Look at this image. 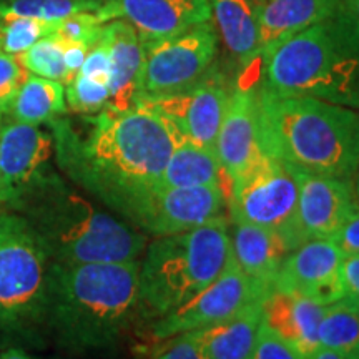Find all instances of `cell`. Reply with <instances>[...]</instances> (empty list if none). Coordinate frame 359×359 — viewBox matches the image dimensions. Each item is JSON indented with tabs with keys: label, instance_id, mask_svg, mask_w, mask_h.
<instances>
[{
	"label": "cell",
	"instance_id": "cell-26",
	"mask_svg": "<svg viewBox=\"0 0 359 359\" xmlns=\"http://www.w3.org/2000/svg\"><path fill=\"white\" fill-rule=\"evenodd\" d=\"M320 348L343 359H359V304L343 298L327 304L318 327Z\"/></svg>",
	"mask_w": 359,
	"mask_h": 359
},
{
	"label": "cell",
	"instance_id": "cell-28",
	"mask_svg": "<svg viewBox=\"0 0 359 359\" xmlns=\"http://www.w3.org/2000/svg\"><path fill=\"white\" fill-rule=\"evenodd\" d=\"M65 42L57 34H50L40 39L37 43L27 48L24 53L15 55L20 65L32 75L57 80L64 85L69 83L65 62H64Z\"/></svg>",
	"mask_w": 359,
	"mask_h": 359
},
{
	"label": "cell",
	"instance_id": "cell-9",
	"mask_svg": "<svg viewBox=\"0 0 359 359\" xmlns=\"http://www.w3.org/2000/svg\"><path fill=\"white\" fill-rule=\"evenodd\" d=\"M143 48L140 102L173 95L198 83L215 67L218 32L212 22H205L173 39L143 43Z\"/></svg>",
	"mask_w": 359,
	"mask_h": 359
},
{
	"label": "cell",
	"instance_id": "cell-14",
	"mask_svg": "<svg viewBox=\"0 0 359 359\" xmlns=\"http://www.w3.org/2000/svg\"><path fill=\"white\" fill-rule=\"evenodd\" d=\"M95 15L102 24L116 19L128 22L143 43H151L212 22V7L210 0H103Z\"/></svg>",
	"mask_w": 359,
	"mask_h": 359
},
{
	"label": "cell",
	"instance_id": "cell-11",
	"mask_svg": "<svg viewBox=\"0 0 359 359\" xmlns=\"http://www.w3.org/2000/svg\"><path fill=\"white\" fill-rule=\"evenodd\" d=\"M223 185L172 188L156 185L143 196L128 223L148 236H168L224 218Z\"/></svg>",
	"mask_w": 359,
	"mask_h": 359
},
{
	"label": "cell",
	"instance_id": "cell-45",
	"mask_svg": "<svg viewBox=\"0 0 359 359\" xmlns=\"http://www.w3.org/2000/svg\"><path fill=\"white\" fill-rule=\"evenodd\" d=\"M2 115H4V114H2V111H0V123H2Z\"/></svg>",
	"mask_w": 359,
	"mask_h": 359
},
{
	"label": "cell",
	"instance_id": "cell-5",
	"mask_svg": "<svg viewBox=\"0 0 359 359\" xmlns=\"http://www.w3.org/2000/svg\"><path fill=\"white\" fill-rule=\"evenodd\" d=\"M264 154L309 173L353 180L359 168V114L311 97L259 90Z\"/></svg>",
	"mask_w": 359,
	"mask_h": 359
},
{
	"label": "cell",
	"instance_id": "cell-35",
	"mask_svg": "<svg viewBox=\"0 0 359 359\" xmlns=\"http://www.w3.org/2000/svg\"><path fill=\"white\" fill-rule=\"evenodd\" d=\"M79 74L85 75V77L102 80V82L110 83L111 79V62L110 53L107 47L102 42H98L95 47H92L85 57V62Z\"/></svg>",
	"mask_w": 359,
	"mask_h": 359
},
{
	"label": "cell",
	"instance_id": "cell-1",
	"mask_svg": "<svg viewBox=\"0 0 359 359\" xmlns=\"http://www.w3.org/2000/svg\"><path fill=\"white\" fill-rule=\"evenodd\" d=\"M85 123V132H77L65 120L50 123L58 167L128 223L143 196L160 185L182 137L165 116L143 105L125 111L105 109Z\"/></svg>",
	"mask_w": 359,
	"mask_h": 359
},
{
	"label": "cell",
	"instance_id": "cell-43",
	"mask_svg": "<svg viewBox=\"0 0 359 359\" xmlns=\"http://www.w3.org/2000/svg\"><path fill=\"white\" fill-rule=\"evenodd\" d=\"M348 107L359 114V83H358L356 90H354V93H353L351 100H349V105Z\"/></svg>",
	"mask_w": 359,
	"mask_h": 359
},
{
	"label": "cell",
	"instance_id": "cell-40",
	"mask_svg": "<svg viewBox=\"0 0 359 359\" xmlns=\"http://www.w3.org/2000/svg\"><path fill=\"white\" fill-rule=\"evenodd\" d=\"M308 359H343L339 356V354H336L333 351H330V349H325V348H318L316 351H314L311 356Z\"/></svg>",
	"mask_w": 359,
	"mask_h": 359
},
{
	"label": "cell",
	"instance_id": "cell-42",
	"mask_svg": "<svg viewBox=\"0 0 359 359\" xmlns=\"http://www.w3.org/2000/svg\"><path fill=\"white\" fill-rule=\"evenodd\" d=\"M0 205H11V193H8L7 187L4 185L2 177H0Z\"/></svg>",
	"mask_w": 359,
	"mask_h": 359
},
{
	"label": "cell",
	"instance_id": "cell-27",
	"mask_svg": "<svg viewBox=\"0 0 359 359\" xmlns=\"http://www.w3.org/2000/svg\"><path fill=\"white\" fill-rule=\"evenodd\" d=\"M103 0H7L0 2V17H30L58 22L82 12H97Z\"/></svg>",
	"mask_w": 359,
	"mask_h": 359
},
{
	"label": "cell",
	"instance_id": "cell-31",
	"mask_svg": "<svg viewBox=\"0 0 359 359\" xmlns=\"http://www.w3.org/2000/svg\"><path fill=\"white\" fill-rule=\"evenodd\" d=\"M103 24L97 19L95 12H82L58 22L53 34L69 43H80L92 48L100 42Z\"/></svg>",
	"mask_w": 359,
	"mask_h": 359
},
{
	"label": "cell",
	"instance_id": "cell-39",
	"mask_svg": "<svg viewBox=\"0 0 359 359\" xmlns=\"http://www.w3.org/2000/svg\"><path fill=\"white\" fill-rule=\"evenodd\" d=\"M0 359H35V358L30 356L25 349L11 348V349H6V351H0Z\"/></svg>",
	"mask_w": 359,
	"mask_h": 359
},
{
	"label": "cell",
	"instance_id": "cell-33",
	"mask_svg": "<svg viewBox=\"0 0 359 359\" xmlns=\"http://www.w3.org/2000/svg\"><path fill=\"white\" fill-rule=\"evenodd\" d=\"M253 359H304L302 354L291 348L285 339L273 333L268 326L262 323L258 333L257 348H255Z\"/></svg>",
	"mask_w": 359,
	"mask_h": 359
},
{
	"label": "cell",
	"instance_id": "cell-34",
	"mask_svg": "<svg viewBox=\"0 0 359 359\" xmlns=\"http://www.w3.org/2000/svg\"><path fill=\"white\" fill-rule=\"evenodd\" d=\"M155 359H210L191 333L170 338L168 344L156 354Z\"/></svg>",
	"mask_w": 359,
	"mask_h": 359
},
{
	"label": "cell",
	"instance_id": "cell-7",
	"mask_svg": "<svg viewBox=\"0 0 359 359\" xmlns=\"http://www.w3.org/2000/svg\"><path fill=\"white\" fill-rule=\"evenodd\" d=\"M47 255L24 218L0 213V351L40 349L45 336Z\"/></svg>",
	"mask_w": 359,
	"mask_h": 359
},
{
	"label": "cell",
	"instance_id": "cell-25",
	"mask_svg": "<svg viewBox=\"0 0 359 359\" xmlns=\"http://www.w3.org/2000/svg\"><path fill=\"white\" fill-rule=\"evenodd\" d=\"M7 114L17 122L30 125L52 123L67 114L65 85L57 80L29 74Z\"/></svg>",
	"mask_w": 359,
	"mask_h": 359
},
{
	"label": "cell",
	"instance_id": "cell-15",
	"mask_svg": "<svg viewBox=\"0 0 359 359\" xmlns=\"http://www.w3.org/2000/svg\"><path fill=\"white\" fill-rule=\"evenodd\" d=\"M264 154L257 83L231 87L217 138V155L228 182L235 180Z\"/></svg>",
	"mask_w": 359,
	"mask_h": 359
},
{
	"label": "cell",
	"instance_id": "cell-24",
	"mask_svg": "<svg viewBox=\"0 0 359 359\" xmlns=\"http://www.w3.org/2000/svg\"><path fill=\"white\" fill-rule=\"evenodd\" d=\"M224 173L215 150L180 138L161 173L160 185L193 188L222 185Z\"/></svg>",
	"mask_w": 359,
	"mask_h": 359
},
{
	"label": "cell",
	"instance_id": "cell-18",
	"mask_svg": "<svg viewBox=\"0 0 359 359\" xmlns=\"http://www.w3.org/2000/svg\"><path fill=\"white\" fill-rule=\"evenodd\" d=\"M100 42L110 53L111 79L110 100L107 110L125 111L135 109L142 97V75L145 64V48L135 30L125 20L103 24Z\"/></svg>",
	"mask_w": 359,
	"mask_h": 359
},
{
	"label": "cell",
	"instance_id": "cell-47",
	"mask_svg": "<svg viewBox=\"0 0 359 359\" xmlns=\"http://www.w3.org/2000/svg\"><path fill=\"white\" fill-rule=\"evenodd\" d=\"M0 2H7V0H0Z\"/></svg>",
	"mask_w": 359,
	"mask_h": 359
},
{
	"label": "cell",
	"instance_id": "cell-44",
	"mask_svg": "<svg viewBox=\"0 0 359 359\" xmlns=\"http://www.w3.org/2000/svg\"><path fill=\"white\" fill-rule=\"evenodd\" d=\"M353 190H354V196H356V201L359 205V168L356 170V173H354V177H353Z\"/></svg>",
	"mask_w": 359,
	"mask_h": 359
},
{
	"label": "cell",
	"instance_id": "cell-41",
	"mask_svg": "<svg viewBox=\"0 0 359 359\" xmlns=\"http://www.w3.org/2000/svg\"><path fill=\"white\" fill-rule=\"evenodd\" d=\"M341 4L359 20V0H341Z\"/></svg>",
	"mask_w": 359,
	"mask_h": 359
},
{
	"label": "cell",
	"instance_id": "cell-3",
	"mask_svg": "<svg viewBox=\"0 0 359 359\" xmlns=\"http://www.w3.org/2000/svg\"><path fill=\"white\" fill-rule=\"evenodd\" d=\"M11 208L25 219L50 263L135 262L148 243L145 233L85 198L55 172Z\"/></svg>",
	"mask_w": 359,
	"mask_h": 359
},
{
	"label": "cell",
	"instance_id": "cell-36",
	"mask_svg": "<svg viewBox=\"0 0 359 359\" xmlns=\"http://www.w3.org/2000/svg\"><path fill=\"white\" fill-rule=\"evenodd\" d=\"M331 241L338 246L343 257L359 255V210L341 226V230L331 238Z\"/></svg>",
	"mask_w": 359,
	"mask_h": 359
},
{
	"label": "cell",
	"instance_id": "cell-22",
	"mask_svg": "<svg viewBox=\"0 0 359 359\" xmlns=\"http://www.w3.org/2000/svg\"><path fill=\"white\" fill-rule=\"evenodd\" d=\"M262 323L263 299H258L230 320L190 333L210 359H253Z\"/></svg>",
	"mask_w": 359,
	"mask_h": 359
},
{
	"label": "cell",
	"instance_id": "cell-23",
	"mask_svg": "<svg viewBox=\"0 0 359 359\" xmlns=\"http://www.w3.org/2000/svg\"><path fill=\"white\" fill-rule=\"evenodd\" d=\"M341 0H264L259 24L262 55L291 35L331 17Z\"/></svg>",
	"mask_w": 359,
	"mask_h": 359
},
{
	"label": "cell",
	"instance_id": "cell-38",
	"mask_svg": "<svg viewBox=\"0 0 359 359\" xmlns=\"http://www.w3.org/2000/svg\"><path fill=\"white\" fill-rule=\"evenodd\" d=\"M65 42V40H64ZM90 48L85 47V45L80 43H69L65 42V52H64V62H65V69H67V75H69V83L72 82V79L79 74V70L82 69L85 57H87Z\"/></svg>",
	"mask_w": 359,
	"mask_h": 359
},
{
	"label": "cell",
	"instance_id": "cell-16",
	"mask_svg": "<svg viewBox=\"0 0 359 359\" xmlns=\"http://www.w3.org/2000/svg\"><path fill=\"white\" fill-rule=\"evenodd\" d=\"M298 178V224L304 241L331 240L359 210L353 180L294 168Z\"/></svg>",
	"mask_w": 359,
	"mask_h": 359
},
{
	"label": "cell",
	"instance_id": "cell-46",
	"mask_svg": "<svg viewBox=\"0 0 359 359\" xmlns=\"http://www.w3.org/2000/svg\"><path fill=\"white\" fill-rule=\"evenodd\" d=\"M2 206H4V205H0V213H2V212H4V210H2Z\"/></svg>",
	"mask_w": 359,
	"mask_h": 359
},
{
	"label": "cell",
	"instance_id": "cell-17",
	"mask_svg": "<svg viewBox=\"0 0 359 359\" xmlns=\"http://www.w3.org/2000/svg\"><path fill=\"white\" fill-rule=\"evenodd\" d=\"M53 135L40 125L11 118L0 123V177L11 193V205L53 172Z\"/></svg>",
	"mask_w": 359,
	"mask_h": 359
},
{
	"label": "cell",
	"instance_id": "cell-4",
	"mask_svg": "<svg viewBox=\"0 0 359 359\" xmlns=\"http://www.w3.org/2000/svg\"><path fill=\"white\" fill-rule=\"evenodd\" d=\"M259 90L349 105L359 83V20L341 4L333 15L262 55Z\"/></svg>",
	"mask_w": 359,
	"mask_h": 359
},
{
	"label": "cell",
	"instance_id": "cell-2",
	"mask_svg": "<svg viewBox=\"0 0 359 359\" xmlns=\"http://www.w3.org/2000/svg\"><path fill=\"white\" fill-rule=\"evenodd\" d=\"M140 259L125 263H50L45 336L70 354L110 351L138 320Z\"/></svg>",
	"mask_w": 359,
	"mask_h": 359
},
{
	"label": "cell",
	"instance_id": "cell-21",
	"mask_svg": "<svg viewBox=\"0 0 359 359\" xmlns=\"http://www.w3.org/2000/svg\"><path fill=\"white\" fill-rule=\"evenodd\" d=\"M231 257L241 271L273 290L281 263L293 251L285 238L257 224L233 222Z\"/></svg>",
	"mask_w": 359,
	"mask_h": 359
},
{
	"label": "cell",
	"instance_id": "cell-10",
	"mask_svg": "<svg viewBox=\"0 0 359 359\" xmlns=\"http://www.w3.org/2000/svg\"><path fill=\"white\" fill-rule=\"evenodd\" d=\"M269 291V286L255 281L241 271L231 257L228 266L208 288L182 308L151 323V336L165 341L173 336L218 325L230 320L251 303L264 299Z\"/></svg>",
	"mask_w": 359,
	"mask_h": 359
},
{
	"label": "cell",
	"instance_id": "cell-29",
	"mask_svg": "<svg viewBox=\"0 0 359 359\" xmlns=\"http://www.w3.org/2000/svg\"><path fill=\"white\" fill-rule=\"evenodd\" d=\"M58 22L30 17H0V50L8 55H20L40 39L55 32Z\"/></svg>",
	"mask_w": 359,
	"mask_h": 359
},
{
	"label": "cell",
	"instance_id": "cell-37",
	"mask_svg": "<svg viewBox=\"0 0 359 359\" xmlns=\"http://www.w3.org/2000/svg\"><path fill=\"white\" fill-rule=\"evenodd\" d=\"M341 280H343L344 298H349L359 304V255L343 258Z\"/></svg>",
	"mask_w": 359,
	"mask_h": 359
},
{
	"label": "cell",
	"instance_id": "cell-32",
	"mask_svg": "<svg viewBox=\"0 0 359 359\" xmlns=\"http://www.w3.org/2000/svg\"><path fill=\"white\" fill-rule=\"evenodd\" d=\"M29 77V72L20 65L15 55L0 50V111L7 114L13 98L19 92L22 83Z\"/></svg>",
	"mask_w": 359,
	"mask_h": 359
},
{
	"label": "cell",
	"instance_id": "cell-13",
	"mask_svg": "<svg viewBox=\"0 0 359 359\" xmlns=\"http://www.w3.org/2000/svg\"><path fill=\"white\" fill-rule=\"evenodd\" d=\"M343 253L331 240H309L294 248L273 283V290L298 294L327 306L344 298Z\"/></svg>",
	"mask_w": 359,
	"mask_h": 359
},
{
	"label": "cell",
	"instance_id": "cell-8",
	"mask_svg": "<svg viewBox=\"0 0 359 359\" xmlns=\"http://www.w3.org/2000/svg\"><path fill=\"white\" fill-rule=\"evenodd\" d=\"M231 222L275 231L291 248L304 243L298 224V178L291 165L263 154L230 182Z\"/></svg>",
	"mask_w": 359,
	"mask_h": 359
},
{
	"label": "cell",
	"instance_id": "cell-20",
	"mask_svg": "<svg viewBox=\"0 0 359 359\" xmlns=\"http://www.w3.org/2000/svg\"><path fill=\"white\" fill-rule=\"evenodd\" d=\"M263 6L264 0H210L218 37L243 70L262 58Z\"/></svg>",
	"mask_w": 359,
	"mask_h": 359
},
{
	"label": "cell",
	"instance_id": "cell-12",
	"mask_svg": "<svg viewBox=\"0 0 359 359\" xmlns=\"http://www.w3.org/2000/svg\"><path fill=\"white\" fill-rule=\"evenodd\" d=\"M231 87L219 72L210 70L198 83L173 95L140 102L168 120L180 137L217 151V138Z\"/></svg>",
	"mask_w": 359,
	"mask_h": 359
},
{
	"label": "cell",
	"instance_id": "cell-19",
	"mask_svg": "<svg viewBox=\"0 0 359 359\" xmlns=\"http://www.w3.org/2000/svg\"><path fill=\"white\" fill-rule=\"evenodd\" d=\"M325 309L303 296L271 290L263 299V325L308 359L320 348L318 327Z\"/></svg>",
	"mask_w": 359,
	"mask_h": 359
},
{
	"label": "cell",
	"instance_id": "cell-30",
	"mask_svg": "<svg viewBox=\"0 0 359 359\" xmlns=\"http://www.w3.org/2000/svg\"><path fill=\"white\" fill-rule=\"evenodd\" d=\"M67 107L77 114L95 115L105 110L110 100V83L77 74L65 85Z\"/></svg>",
	"mask_w": 359,
	"mask_h": 359
},
{
	"label": "cell",
	"instance_id": "cell-6",
	"mask_svg": "<svg viewBox=\"0 0 359 359\" xmlns=\"http://www.w3.org/2000/svg\"><path fill=\"white\" fill-rule=\"evenodd\" d=\"M138 275V318L155 323L208 288L231 262L226 218L148 241Z\"/></svg>",
	"mask_w": 359,
	"mask_h": 359
}]
</instances>
